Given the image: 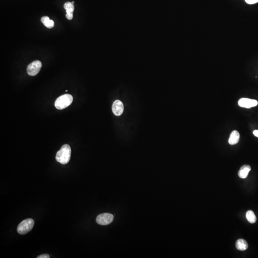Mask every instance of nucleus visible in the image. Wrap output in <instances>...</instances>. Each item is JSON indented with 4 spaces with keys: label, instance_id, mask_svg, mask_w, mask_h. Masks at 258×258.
<instances>
[{
    "label": "nucleus",
    "instance_id": "obj_1",
    "mask_svg": "<svg viewBox=\"0 0 258 258\" xmlns=\"http://www.w3.org/2000/svg\"><path fill=\"white\" fill-rule=\"evenodd\" d=\"M71 149L68 144H64L58 151L55 156L57 162L62 164H66L70 161Z\"/></svg>",
    "mask_w": 258,
    "mask_h": 258
},
{
    "label": "nucleus",
    "instance_id": "obj_2",
    "mask_svg": "<svg viewBox=\"0 0 258 258\" xmlns=\"http://www.w3.org/2000/svg\"><path fill=\"white\" fill-rule=\"evenodd\" d=\"M73 100L72 95L64 94L57 98L55 103V106L58 110H63L69 106L72 103Z\"/></svg>",
    "mask_w": 258,
    "mask_h": 258
},
{
    "label": "nucleus",
    "instance_id": "obj_3",
    "mask_svg": "<svg viewBox=\"0 0 258 258\" xmlns=\"http://www.w3.org/2000/svg\"><path fill=\"white\" fill-rule=\"evenodd\" d=\"M34 221L32 218H27L21 222L17 227V232L21 235H24L32 230L34 226Z\"/></svg>",
    "mask_w": 258,
    "mask_h": 258
},
{
    "label": "nucleus",
    "instance_id": "obj_4",
    "mask_svg": "<svg viewBox=\"0 0 258 258\" xmlns=\"http://www.w3.org/2000/svg\"><path fill=\"white\" fill-rule=\"evenodd\" d=\"M41 67L42 63L40 61H34L27 67V73L31 76H35L39 72Z\"/></svg>",
    "mask_w": 258,
    "mask_h": 258
},
{
    "label": "nucleus",
    "instance_id": "obj_5",
    "mask_svg": "<svg viewBox=\"0 0 258 258\" xmlns=\"http://www.w3.org/2000/svg\"><path fill=\"white\" fill-rule=\"evenodd\" d=\"M114 220L113 215L110 213H103L99 215L96 218V222L100 225H109Z\"/></svg>",
    "mask_w": 258,
    "mask_h": 258
},
{
    "label": "nucleus",
    "instance_id": "obj_6",
    "mask_svg": "<svg viewBox=\"0 0 258 258\" xmlns=\"http://www.w3.org/2000/svg\"><path fill=\"white\" fill-rule=\"evenodd\" d=\"M258 104V101L255 99L244 98H240L238 102V104L239 106L247 109H250L252 107H254L256 106Z\"/></svg>",
    "mask_w": 258,
    "mask_h": 258
},
{
    "label": "nucleus",
    "instance_id": "obj_7",
    "mask_svg": "<svg viewBox=\"0 0 258 258\" xmlns=\"http://www.w3.org/2000/svg\"><path fill=\"white\" fill-rule=\"evenodd\" d=\"M112 111L116 116H120L124 111V105L120 100H116L112 106Z\"/></svg>",
    "mask_w": 258,
    "mask_h": 258
},
{
    "label": "nucleus",
    "instance_id": "obj_8",
    "mask_svg": "<svg viewBox=\"0 0 258 258\" xmlns=\"http://www.w3.org/2000/svg\"><path fill=\"white\" fill-rule=\"evenodd\" d=\"M240 139V135L237 131L234 130L231 132L229 139V143L230 145H235L238 143Z\"/></svg>",
    "mask_w": 258,
    "mask_h": 258
},
{
    "label": "nucleus",
    "instance_id": "obj_9",
    "mask_svg": "<svg viewBox=\"0 0 258 258\" xmlns=\"http://www.w3.org/2000/svg\"><path fill=\"white\" fill-rule=\"evenodd\" d=\"M251 170V167L249 165H244L240 168L238 172V177L242 179H245L248 177Z\"/></svg>",
    "mask_w": 258,
    "mask_h": 258
},
{
    "label": "nucleus",
    "instance_id": "obj_10",
    "mask_svg": "<svg viewBox=\"0 0 258 258\" xmlns=\"http://www.w3.org/2000/svg\"><path fill=\"white\" fill-rule=\"evenodd\" d=\"M248 243L244 239H238L236 243V247L239 251H245L248 249Z\"/></svg>",
    "mask_w": 258,
    "mask_h": 258
},
{
    "label": "nucleus",
    "instance_id": "obj_11",
    "mask_svg": "<svg viewBox=\"0 0 258 258\" xmlns=\"http://www.w3.org/2000/svg\"><path fill=\"white\" fill-rule=\"evenodd\" d=\"M41 20L42 23L48 28H52L54 26V22L53 20H50L48 16L42 17Z\"/></svg>",
    "mask_w": 258,
    "mask_h": 258
},
{
    "label": "nucleus",
    "instance_id": "obj_12",
    "mask_svg": "<svg viewBox=\"0 0 258 258\" xmlns=\"http://www.w3.org/2000/svg\"><path fill=\"white\" fill-rule=\"evenodd\" d=\"M247 220L251 223H255L257 221L256 216L252 210H248L246 214Z\"/></svg>",
    "mask_w": 258,
    "mask_h": 258
},
{
    "label": "nucleus",
    "instance_id": "obj_13",
    "mask_svg": "<svg viewBox=\"0 0 258 258\" xmlns=\"http://www.w3.org/2000/svg\"><path fill=\"white\" fill-rule=\"evenodd\" d=\"M64 7L66 9V13H69V12H73V13L74 10V6L72 2H66L64 4Z\"/></svg>",
    "mask_w": 258,
    "mask_h": 258
},
{
    "label": "nucleus",
    "instance_id": "obj_14",
    "mask_svg": "<svg viewBox=\"0 0 258 258\" xmlns=\"http://www.w3.org/2000/svg\"><path fill=\"white\" fill-rule=\"evenodd\" d=\"M66 18L68 20H71L73 17V12H69L67 13L66 15Z\"/></svg>",
    "mask_w": 258,
    "mask_h": 258
},
{
    "label": "nucleus",
    "instance_id": "obj_15",
    "mask_svg": "<svg viewBox=\"0 0 258 258\" xmlns=\"http://www.w3.org/2000/svg\"><path fill=\"white\" fill-rule=\"evenodd\" d=\"M246 2L248 4H252L258 2V0H245Z\"/></svg>",
    "mask_w": 258,
    "mask_h": 258
},
{
    "label": "nucleus",
    "instance_id": "obj_16",
    "mask_svg": "<svg viewBox=\"0 0 258 258\" xmlns=\"http://www.w3.org/2000/svg\"><path fill=\"white\" fill-rule=\"evenodd\" d=\"M37 258H49V255L47 254H42V255H40V256H38L37 257Z\"/></svg>",
    "mask_w": 258,
    "mask_h": 258
},
{
    "label": "nucleus",
    "instance_id": "obj_17",
    "mask_svg": "<svg viewBox=\"0 0 258 258\" xmlns=\"http://www.w3.org/2000/svg\"><path fill=\"white\" fill-rule=\"evenodd\" d=\"M253 133L254 136L258 138V130H255V131H253Z\"/></svg>",
    "mask_w": 258,
    "mask_h": 258
}]
</instances>
